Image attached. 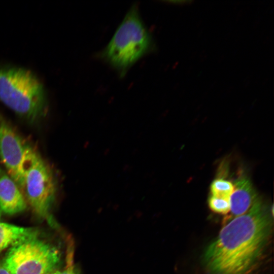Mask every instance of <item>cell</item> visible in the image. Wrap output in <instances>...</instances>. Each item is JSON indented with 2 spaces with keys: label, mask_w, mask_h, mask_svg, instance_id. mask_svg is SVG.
<instances>
[{
  "label": "cell",
  "mask_w": 274,
  "mask_h": 274,
  "mask_svg": "<svg viewBox=\"0 0 274 274\" xmlns=\"http://www.w3.org/2000/svg\"><path fill=\"white\" fill-rule=\"evenodd\" d=\"M258 197L244 214L233 218L206 249L203 263L210 274H253L272 231V220Z\"/></svg>",
  "instance_id": "cell-1"
},
{
  "label": "cell",
  "mask_w": 274,
  "mask_h": 274,
  "mask_svg": "<svg viewBox=\"0 0 274 274\" xmlns=\"http://www.w3.org/2000/svg\"><path fill=\"white\" fill-rule=\"evenodd\" d=\"M155 48L153 37L141 18L137 4H134L100 57L123 77L132 65Z\"/></svg>",
  "instance_id": "cell-2"
},
{
  "label": "cell",
  "mask_w": 274,
  "mask_h": 274,
  "mask_svg": "<svg viewBox=\"0 0 274 274\" xmlns=\"http://www.w3.org/2000/svg\"><path fill=\"white\" fill-rule=\"evenodd\" d=\"M0 100L30 120L42 115L46 106L42 84L30 71L19 67L0 69Z\"/></svg>",
  "instance_id": "cell-3"
},
{
  "label": "cell",
  "mask_w": 274,
  "mask_h": 274,
  "mask_svg": "<svg viewBox=\"0 0 274 274\" xmlns=\"http://www.w3.org/2000/svg\"><path fill=\"white\" fill-rule=\"evenodd\" d=\"M23 189L35 213L51 225L55 222L50 214L56 193L53 175L39 153L27 146L23 164Z\"/></svg>",
  "instance_id": "cell-4"
},
{
  "label": "cell",
  "mask_w": 274,
  "mask_h": 274,
  "mask_svg": "<svg viewBox=\"0 0 274 274\" xmlns=\"http://www.w3.org/2000/svg\"><path fill=\"white\" fill-rule=\"evenodd\" d=\"M61 260L59 249L38 236L10 248L2 261L11 274H47L57 270Z\"/></svg>",
  "instance_id": "cell-5"
},
{
  "label": "cell",
  "mask_w": 274,
  "mask_h": 274,
  "mask_svg": "<svg viewBox=\"0 0 274 274\" xmlns=\"http://www.w3.org/2000/svg\"><path fill=\"white\" fill-rule=\"evenodd\" d=\"M27 146L5 121L0 122V157L11 178L23 188V164Z\"/></svg>",
  "instance_id": "cell-6"
},
{
  "label": "cell",
  "mask_w": 274,
  "mask_h": 274,
  "mask_svg": "<svg viewBox=\"0 0 274 274\" xmlns=\"http://www.w3.org/2000/svg\"><path fill=\"white\" fill-rule=\"evenodd\" d=\"M233 191L230 197V212L233 218L245 214L258 196L250 179L241 176L234 182Z\"/></svg>",
  "instance_id": "cell-7"
},
{
  "label": "cell",
  "mask_w": 274,
  "mask_h": 274,
  "mask_svg": "<svg viewBox=\"0 0 274 274\" xmlns=\"http://www.w3.org/2000/svg\"><path fill=\"white\" fill-rule=\"evenodd\" d=\"M26 202L16 183L4 172L0 175V209L8 215L24 211Z\"/></svg>",
  "instance_id": "cell-8"
},
{
  "label": "cell",
  "mask_w": 274,
  "mask_h": 274,
  "mask_svg": "<svg viewBox=\"0 0 274 274\" xmlns=\"http://www.w3.org/2000/svg\"><path fill=\"white\" fill-rule=\"evenodd\" d=\"M34 227H21L0 222V252L21 242L39 236Z\"/></svg>",
  "instance_id": "cell-9"
},
{
  "label": "cell",
  "mask_w": 274,
  "mask_h": 274,
  "mask_svg": "<svg viewBox=\"0 0 274 274\" xmlns=\"http://www.w3.org/2000/svg\"><path fill=\"white\" fill-rule=\"evenodd\" d=\"M233 188L232 182L223 178L216 179L210 185L211 195L229 200Z\"/></svg>",
  "instance_id": "cell-10"
},
{
  "label": "cell",
  "mask_w": 274,
  "mask_h": 274,
  "mask_svg": "<svg viewBox=\"0 0 274 274\" xmlns=\"http://www.w3.org/2000/svg\"><path fill=\"white\" fill-rule=\"evenodd\" d=\"M209 208L214 212L226 215L230 212L229 200L210 195L208 200Z\"/></svg>",
  "instance_id": "cell-11"
},
{
  "label": "cell",
  "mask_w": 274,
  "mask_h": 274,
  "mask_svg": "<svg viewBox=\"0 0 274 274\" xmlns=\"http://www.w3.org/2000/svg\"><path fill=\"white\" fill-rule=\"evenodd\" d=\"M65 261L64 267L58 274H80L79 268L74 263V249L72 245L68 247Z\"/></svg>",
  "instance_id": "cell-12"
},
{
  "label": "cell",
  "mask_w": 274,
  "mask_h": 274,
  "mask_svg": "<svg viewBox=\"0 0 274 274\" xmlns=\"http://www.w3.org/2000/svg\"><path fill=\"white\" fill-rule=\"evenodd\" d=\"M0 274H11L0 260Z\"/></svg>",
  "instance_id": "cell-13"
},
{
  "label": "cell",
  "mask_w": 274,
  "mask_h": 274,
  "mask_svg": "<svg viewBox=\"0 0 274 274\" xmlns=\"http://www.w3.org/2000/svg\"><path fill=\"white\" fill-rule=\"evenodd\" d=\"M191 2L192 1H171L168 2L172 3L173 4H184L185 3H189Z\"/></svg>",
  "instance_id": "cell-14"
},
{
  "label": "cell",
  "mask_w": 274,
  "mask_h": 274,
  "mask_svg": "<svg viewBox=\"0 0 274 274\" xmlns=\"http://www.w3.org/2000/svg\"><path fill=\"white\" fill-rule=\"evenodd\" d=\"M59 271H60V270L57 269V270H55L54 271L48 273L47 274H58Z\"/></svg>",
  "instance_id": "cell-15"
},
{
  "label": "cell",
  "mask_w": 274,
  "mask_h": 274,
  "mask_svg": "<svg viewBox=\"0 0 274 274\" xmlns=\"http://www.w3.org/2000/svg\"><path fill=\"white\" fill-rule=\"evenodd\" d=\"M4 172L0 168V175L3 174Z\"/></svg>",
  "instance_id": "cell-16"
},
{
  "label": "cell",
  "mask_w": 274,
  "mask_h": 274,
  "mask_svg": "<svg viewBox=\"0 0 274 274\" xmlns=\"http://www.w3.org/2000/svg\"><path fill=\"white\" fill-rule=\"evenodd\" d=\"M1 215H2V211L0 209V219H1Z\"/></svg>",
  "instance_id": "cell-17"
}]
</instances>
